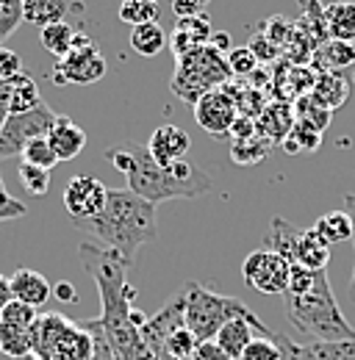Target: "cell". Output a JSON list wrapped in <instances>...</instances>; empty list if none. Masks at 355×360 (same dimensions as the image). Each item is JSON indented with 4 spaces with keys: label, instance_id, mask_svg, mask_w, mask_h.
Segmentation results:
<instances>
[{
    "label": "cell",
    "instance_id": "31",
    "mask_svg": "<svg viewBox=\"0 0 355 360\" xmlns=\"http://www.w3.org/2000/svg\"><path fill=\"white\" fill-rule=\"evenodd\" d=\"M330 117H333V114H330V111H325L322 105H316L309 94H306V97H300V100H297V105H294V122H303V125H309V128L319 131V134H325V128H328Z\"/></svg>",
    "mask_w": 355,
    "mask_h": 360
},
{
    "label": "cell",
    "instance_id": "20",
    "mask_svg": "<svg viewBox=\"0 0 355 360\" xmlns=\"http://www.w3.org/2000/svg\"><path fill=\"white\" fill-rule=\"evenodd\" d=\"M325 25L328 39L355 42V3L353 0H336L325 6Z\"/></svg>",
    "mask_w": 355,
    "mask_h": 360
},
{
    "label": "cell",
    "instance_id": "13",
    "mask_svg": "<svg viewBox=\"0 0 355 360\" xmlns=\"http://www.w3.org/2000/svg\"><path fill=\"white\" fill-rule=\"evenodd\" d=\"M256 335H272V330H269L256 314H250V316H244V319L228 321L220 333H217L214 341H217V347H220L228 358L239 360L242 352L247 349V344H250Z\"/></svg>",
    "mask_w": 355,
    "mask_h": 360
},
{
    "label": "cell",
    "instance_id": "37",
    "mask_svg": "<svg viewBox=\"0 0 355 360\" xmlns=\"http://www.w3.org/2000/svg\"><path fill=\"white\" fill-rule=\"evenodd\" d=\"M228 70H230V75H236V78H250L256 70H259V58L253 56V50L244 45V47H233L228 56Z\"/></svg>",
    "mask_w": 355,
    "mask_h": 360
},
{
    "label": "cell",
    "instance_id": "19",
    "mask_svg": "<svg viewBox=\"0 0 355 360\" xmlns=\"http://www.w3.org/2000/svg\"><path fill=\"white\" fill-rule=\"evenodd\" d=\"M328 261H330V247L313 233V227L303 230L294 247V261L297 266H306L311 271H328Z\"/></svg>",
    "mask_w": 355,
    "mask_h": 360
},
{
    "label": "cell",
    "instance_id": "54",
    "mask_svg": "<svg viewBox=\"0 0 355 360\" xmlns=\"http://www.w3.org/2000/svg\"><path fill=\"white\" fill-rule=\"evenodd\" d=\"M228 39H230V37H228L225 31H220V34H214V37H211V45L222 53V50H228V47H230V42H228Z\"/></svg>",
    "mask_w": 355,
    "mask_h": 360
},
{
    "label": "cell",
    "instance_id": "28",
    "mask_svg": "<svg viewBox=\"0 0 355 360\" xmlns=\"http://www.w3.org/2000/svg\"><path fill=\"white\" fill-rule=\"evenodd\" d=\"M164 45H167V34H164V28H161L158 22L136 25L131 31V47L139 56H144V58L158 56V53L164 50Z\"/></svg>",
    "mask_w": 355,
    "mask_h": 360
},
{
    "label": "cell",
    "instance_id": "49",
    "mask_svg": "<svg viewBox=\"0 0 355 360\" xmlns=\"http://www.w3.org/2000/svg\"><path fill=\"white\" fill-rule=\"evenodd\" d=\"M192 360H230V358L217 347V341H200L197 349H194V355H192Z\"/></svg>",
    "mask_w": 355,
    "mask_h": 360
},
{
    "label": "cell",
    "instance_id": "10",
    "mask_svg": "<svg viewBox=\"0 0 355 360\" xmlns=\"http://www.w3.org/2000/svg\"><path fill=\"white\" fill-rule=\"evenodd\" d=\"M106 197L108 186H103V180H97L94 175H75L64 186V208L73 222L94 219L106 208Z\"/></svg>",
    "mask_w": 355,
    "mask_h": 360
},
{
    "label": "cell",
    "instance_id": "50",
    "mask_svg": "<svg viewBox=\"0 0 355 360\" xmlns=\"http://www.w3.org/2000/svg\"><path fill=\"white\" fill-rule=\"evenodd\" d=\"M344 211H347V217L353 222V244H355V194L344 197ZM347 297H350V302L355 305V269H353V277H350V285H347Z\"/></svg>",
    "mask_w": 355,
    "mask_h": 360
},
{
    "label": "cell",
    "instance_id": "8",
    "mask_svg": "<svg viewBox=\"0 0 355 360\" xmlns=\"http://www.w3.org/2000/svg\"><path fill=\"white\" fill-rule=\"evenodd\" d=\"M289 271L292 264L286 258H280L272 250H256L244 258L242 264V277L250 288L261 291V294H286L289 288Z\"/></svg>",
    "mask_w": 355,
    "mask_h": 360
},
{
    "label": "cell",
    "instance_id": "4",
    "mask_svg": "<svg viewBox=\"0 0 355 360\" xmlns=\"http://www.w3.org/2000/svg\"><path fill=\"white\" fill-rule=\"evenodd\" d=\"M34 360H89L92 338L81 321L64 314H39L31 327Z\"/></svg>",
    "mask_w": 355,
    "mask_h": 360
},
{
    "label": "cell",
    "instance_id": "53",
    "mask_svg": "<svg viewBox=\"0 0 355 360\" xmlns=\"http://www.w3.org/2000/svg\"><path fill=\"white\" fill-rule=\"evenodd\" d=\"M8 97H11V84L8 81H0V128L8 120Z\"/></svg>",
    "mask_w": 355,
    "mask_h": 360
},
{
    "label": "cell",
    "instance_id": "41",
    "mask_svg": "<svg viewBox=\"0 0 355 360\" xmlns=\"http://www.w3.org/2000/svg\"><path fill=\"white\" fill-rule=\"evenodd\" d=\"M239 360H280V349L275 344V333L272 335H256Z\"/></svg>",
    "mask_w": 355,
    "mask_h": 360
},
{
    "label": "cell",
    "instance_id": "32",
    "mask_svg": "<svg viewBox=\"0 0 355 360\" xmlns=\"http://www.w3.org/2000/svg\"><path fill=\"white\" fill-rule=\"evenodd\" d=\"M319 141H322V134H319V131H313V128L303 125V122H294V128L289 131V136H286L280 144L286 147V153L297 155V153H313V150L319 147Z\"/></svg>",
    "mask_w": 355,
    "mask_h": 360
},
{
    "label": "cell",
    "instance_id": "12",
    "mask_svg": "<svg viewBox=\"0 0 355 360\" xmlns=\"http://www.w3.org/2000/svg\"><path fill=\"white\" fill-rule=\"evenodd\" d=\"M180 327H186V300H183V294L173 297L153 319H147V324L139 330V335H142V344L153 355H161L167 341H170V335L178 333Z\"/></svg>",
    "mask_w": 355,
    "mask_h": 360
},
{
    "label": "cell",
    "instance_id": "46",
    "mask_svg": "<svg viewBox=\"0 0 355 360\" xmlns=\"http://www.w3.org/2000/svg\"><path fill=\"white\" fill-rule=\"evenodd\" d=\"M17 75H23V58L14 50L0 47V81H11Z\"/></svg>",
    "mask_w": 355,
    "mask_h": 360
},
{
    "label": "cell",
    "instance_id": "11",
    "mask_svg": "<svg viewBox=\"0 0 355 360\" xmlns=\"http://www.w3.org/2000/svg\"><path fill=\"white\" fill-rule=\"evenodd\" d=\"M194 120L208 136L222 139V136H230L233 122L239 120V105H236L233 94L222 86V89L203 94L194 103Z\"/></svg>",
    "mask_w": 355,
    "mask_h": 360
},
{
    "label": "cell",
    "instance_id": "52",
    "mask_svg": "<svg viewBox=\"0 0 355 360\" xmlns=\"http://www.w3.org/2000/svg\"><path fill=\"white\" fill-rule=\"evenodd\" d=\"M14 302V291H11V277L0 274V314Z\"/></svg>",
    "mask_w": 355,
    "mask_h": 360
},
{
    "label": "cell",
    "instance_id": "29",
    "mask_svg": "<svg viewBox=\"0 0 355 360\" xmlns=\"http://www.w3.org/2000/svg\"><path fill=\"white\" fill-rule=\"evenodd\" d=\"M158 0H123L120 3V20L125 25H147V22H158Z\"/></svg>",
    "mask_w": 355,
    "mask_h": 360
},
{
    "label": "cell",
    "instance_id": "47",
    "mask_svg": "<svg viewBox=\"0 0 355 360\" xmlns=\"http://www.w3.org/2000/svg\"><path fill=\"white\" fill-rule=\"evenodd\" d=\"M247 47L253 50V56L259 58V64H269V61H275V58L280 56V50L272 45L264 34H256V37L250 39V45H247Z\"/></svg>",
    "mask_w": 355,
    "mask_h": 360
},
{
    "label": "cell",
    "instance_id": "55",
    "mask_svg": "<svg viewBox=\"0 0 355 360\" xmlns=\"http://www.w3.org/2000/svg\"><path fill=\"white\" fill-rule=\"evenodd\" d=\"M23 360H34V358H23Z\"/></svg>",
    "mask_w": 355,
    "mask_h": 360
},
{
    "label": "cell",
    "instance_id": "7",
    "mask_svg": "<svg viewBox=\"0 0 355 360\" xmlns=\"http://www.w3.org/2000/svg\"><path fill=\"white\" fill-rule=\"evenodd\" d=\"M56 111L42 103L39 108L28 111V114H8V120L0 128V161L23 155V150L34 141L50 134L53 122H56Z\"/></svg>",
    "mask_w": 355,
    "mask_h": 360
},
{
    "label": "cell",
    "instance_id": "45",
    "mask_svg": "<svg viewBox=\"0 0 355 360\" xmlns=\"http://www.w3.org/2000/svg\"><path fill=\"white\" fill-rule=\"evenodd\" d=\"M37 311L34 308H28V305H23V302H11L3 314H0V321H6V324H20V327H34V321H37Z\"/></svg>",
    "mask_w": 355,
    "mask_h": 360
},
{
    "label": "cell",
    "instance_id": "14",
    "mask_svg": "<svg viewBox=\"0 0 355 360\" xmlns=\"http://www.w3.org/2000/svg\"><path fill=\"white\" fill-rule=\"evenodd\" d=\"M147 150L161 167H170V164L186 158V153L192 150V136L178 125H161L153 131L150 141H147Z\"/></svg>",
    "mask_w": 355,
    "mask_h": 360
},
{
    "label": "cell",
    "instance_id": "18",
    "mask_svg": "<svg viewBox=\"0 0 355 360\" xmlns=\"http://www.w3.org/2000/svg\"><path fill=\"white\" fill-rule=\"evenodd\" d=\"M355 64V42L325 39L311 53V70L313 72H344Z\"/></svg>",
    "mask_w": 355,
    "mask_h": 360
},
{
    "label": "cell",
    "instance_id": "36",
    "mask_svg": "<svg viewBox=\"0 0 355 360\" xmlns=\"http://www.w3.org/2000/svg\"><path fill=\"white\" fill-rule=\"evenodd\" d=\"M20 183L31 197H44L50 188V169H39L31 164H20Z\"/></svg>",
    "mask_w": 355,
    "mask_h": 360
},
{
    "label": "cell",
    "instance_id": "24",
    "mask_svg": "<svg viewBox=\"0 0 355 360\" xmlns=\"http://www.w3.org/2000/svg\"><path fill=\"white\" fill-rule=\"evenodd\" d=\"M292 128H294V108H292V105L275 103V105L264 108V117H261V128H259V134L266 136L269 141H283Z\"/></svg>",
    "mask_w": 355,
    "mask_h": 360
},
{
    "label": "cell",
    "instance_id": "2",
    "mask_svg": "<svg viewBox=\"0 0 355 360\" xmlns=\"http://www.w3.org/2000/svg\"><path fill=\"white\" fill-rule=\"evenodd\" d=\"M106 158L117 172H123L128 178V188L133 194L147 200L150 205L170 202V200H194V197H200V191L186 186V183H180L173 175L170 167H161L150 155L147 144H136V141L114 144V147L106 150Z\"/></svg>",
    "mask_w": 355,
    "mask_h": 360
},
{
    "label": "cell",
    "instance_id": "26",
    "mask_svg": "<svg viewBox=\"0 0 355 360\" xmlns=\"http://www.w3.org/2000/svg\"><path fill=\"white\" fill-rule=\"evenodd\" d=\"M0 352L11 360L31 358V327L0 321Z\"/></svg>",
    "mask_w": 355,
    "mask_h": 360
},
{
    "label": "cell",
    "instance_id": "16",
    "mask_svg": "<svg viewBox=\"0 0 355 360\" xmlns=\"http://www.w3.org/2000/svg\"><path fill=\"white\" fill-rule=\"evenodd\" d=\"M47 141H50V150L56 153L58 161H73L87 147V134L75 120L58 114L53 128H50V134H47Z\"/></svg>",
    "mask_w": 355,
    "mask_h": 360
},
{
    "label": "cell",
    "instance_id": "34",
    "mask_svg": "<svg viewBox=\"0 0 355 360\" xmlns=\"http://www.w3.org/2000/svg\"><path fill=\"white\" fill-rule=\"evenodd\" d=\"M23 164H31V167H39V169H53L56 164H58V158H56V153L50 150V141H47V136L42 139H34L25 150H23Z\"/></svg>",
    "mask_w": 355,
    "mask_h": 360
},
{
    "label": "cell",
    "instance_id": "30",
    "mask_svg": "<svg viewBox=\"0 0 355 360\" xmlns=\"http://www.w3.org/2000/svg\"><path fill=\"white\" fill-rule=\"evenodd\" d=\"M269 147L272 141L266 136L256 134L250 139H242V141H233V150H230V158L236 164H259L269 155Z\"/></svg>",
    "mask_w": 355,
    "mask_h": 360
},
{
    "label": "cell",
    "instance_id": "39",
    "mask_svg": "<svg viewBox=\"0 0 355 360\" xmlns=\"http://www.w3.org/2000/svg\"><path fill=\"white\" fill-rule=\"evenodd\" d=\"M23 20V0H0V47L17 31Z\"/></svg>",
    "mask_w": 355,
    "mask_h": 360
},
{
    "label": "cell",
    "instance_id": "51",
    "mask_svg": "<svg viewBox=\"0 0 355 360\" xmlns=\"http://www.w3.org/2000/svg\"><path fill=\"white\" fill-rule=\"evenodd\" d=\"M53 297L58 300V302H75V285L70 283V280H58L56 285H53Z\"/></svg>",
    "mask_w": 355,
    "mask_h": 360
},
{
    "label": "cell",
    "instance_id": "21",
    "mask_svg": "<svg viewBox=\"0 0 355 360\" xmlns=\"http://www.w3.org/2000/svg\"><path fill=\"white\" fill-rule=\"evenodd\" d=\"M303 227L286 222L283 217H275L272 225H269V233H266V250L278 252L280 258H286L289 264L294 261V247H297V238H300Z\"/></svg>",
    "mask_w": 355,
    "mask_h": 360
},
{
    "label": "cell",
    "instance_id": "38",
    "mask_svg": "<svg viewBox=\"0 0 355 360\" xmlns=\"http://www.w3.org/2000/svg\"><path fill=\"white\" fill-rule=\"evenodd\" d=\"M197 344H200V341L192 335V330H189V327H180L178 333L170 335V341H167L164 352L175 360H192L194 349H197Z\"/></svg>",
    "mask_w": 355,
    "mask_h": 360
},
{
    "label": "cell",
    "instance_id": "35",
    "mask_svg": "<svg viewBox=\"0 0 355 360\" xmlns=\"http://www.w3.org/2000/svg\"><path fill=\"white\" fill-rule=\"evenodd\" d=\"M81 324H84V330L89 333V338H92V358L89 360H117L114 347H111L106 330L100 327V321H97V319H87V321H81Z\"/></svg>",
    "mask_w": 355,
    "mask_h": 360
},
{
    "label": "cell",
    "instance_id": "5",
    "mask_svg": "<svg viewBox=\"0 0 355 360\" xmlns=\"http://www.w3.org/2000/svg\"><path fill=\"white\" fill-rule=\"evenodd\" d=\"M228 78H233L228 70V58L208 42V45L194 47L178 58L175 75H173V91L183 103L194 105L203 94L222 89L228 84Z\"/></svg>",
    "mask_w": 355,
    "mask_h": 360
},
{
    "label": "cell",
    "instance_id": "40",
    "mask_svg": "<svg viewBox=\"0 0 355 360\" xmlns=\"http://www.w3.org/2000/svg\"><path fill=\"white\" fill-rule=\"evenodd\" d=\"M319 274H322V271H311V269H306V266L292 264L286 294H289V297H303V294H311V291H313V285H316V280H319Z\"/></svg>",
    "mask_w": 355,
    "mask_h": 360
},
{
    "label": "cell",
    "instance_id": "27",
    "mask_svg": "<svg viewBox=\"0 0 355 360\" xmlns=\"http://www.w3.org/2000/svg\"><path fill=\"white\" fill-rule=\"evenodd\" d=\"M42 47L47 53H53L56 58H64L73 45H75V37H78V31L67 22V20H61V22H53V25H44L42 28Z\"/></svg>",
    "mask_w": 355,
    "mask_h": 360
},
{
    "label": "cell",
    "instance_id": "42",
    "mask_svg": "<svg viewBox=\"0 0 355 360\" xmlns=\"http://www.w3.org/2000/svg\"><path fill=\"white\" fill-rule=\"evenodd\" d=\"M309 344L319 360H355V338L353 341H336V344H313V341Z\"/></svg>",
    "mask_w": 355,
    "mask_h": 360
},
{
    "label": "cell",
    "instance_id": "33",
    "mask_svg": "<svg viewBox=\"0 0 355 360\" xmlns=\"http://www.w3.org/2000/svg\"><path fill=\"white\" fill-rule=\"evenodd\" d=\"M175 31L186 34V37H189L194 45H208V42H211V37H214V25H211V20H208L206 14H197V17H183V20H178Z\"/></svg>",
    "mask_w": 355,
    "mask_h": 360
},
{
    "label": "cell",
    "instance_id": "48",
    "mask_svg": "<svg viewBox=\"0 0 355 360\" xmlns=\"http://www.w3.org/2000/svg\"><path fill=\"white\" fill-rule=\"evenodd\" d=\"M208 3H211V0H173V11L178 14V20H183V17H197V14L206 11Z\"/></svg>",
    "mask_w": 355,
    "mask_h": 360
},
{
    "label": "cell",
    "instance_id": "43",
    "mask_svg": "<svg viewBox=\"0 0 355 360\" xmlns=\"http://www.w3.org/2000/svg\"><path fill=\"white\" fill-rule=\"evenodd\" d=\"M275 344H278V349H280V360H319L316 352L311 349V344H297V341H292L289 335L275 333Z\"/></svg>",
    "mask_w": 355,
    "mask_h": 360
},
{
    "label": "cell",
    "instance_id": "9",
    "mask_svg": "<svg viewBox=\"0 0 355 360\" xmlns=\"http://www.w3.org/2000/svg\"><path fill=\"white\" fill-rule=\"evenodd\" d=\"M103 75H106V58L94 45L70 50L64 58L56 61V70L50 72L56 86H70V84L89 86V84H97Z\"/></svg>",
    "mask_w": 355,
    "mask_h": 360
},
{
    "label": "cell",
    "instance_id": "44",
    "mask_svg": "<svg viewBox=\"0 0 355 360\" xmlns=\"http://www.w3.org/2000/svg\"><path fill=\"white\" fill-rule=\"evenodd\" d=\"M25 214H28L25 202H20L14 194H8L6 183H3V178H0V222H11V219H20V217H25Z\"/></svg>",
    "mask_w": 355,
    "mask_h": 360
},
{
    "label": "cell",
    "instance_id": "15",
    "mask_svg": "<svg viewBox=\"0 0 355 360\" xmlns=\"http://www.w3.org/2000/svg\"><path fill=\"white\" fill-rule=\"evenodd\" d=\"M353 91V81L347 72H316V81H313V89H311V100L316 105H322L325 111H339L347 97Z\"/></svg>",
    "mask_w": 355,
    "mask_h": 360
},
{
    "label": "cell",
    "instance_id": "6",
    "mask_svg": "<svg viewBox=\"0 0 355 360\" xmlns=\"http://www.w3.org/2000/svg\"><path fill=\"white\" fill-rule=\"evenodd\" d=\"M183 300H186V327L197 341H214L228 321L253 314L242 300L217 294L203 283H189Z\"/></svg>",
    "mask_w": 355,
    "mask_h": 360
},
{
    "label": "cell",
    "instance_id": "23",
    "mask_svg": "<svg viewBox=\"0 0 355 360\" xmlns=\"http://www.w3.org/2000/svg\"><path fill=\"white\" fill-rule=\"evenodd\" d=\"M313 233L328 244H342V241H353V222L347 217V211H330L325 217H319L313 222Z\"/></svg>",
    "mask_w": 355,
    "mask_h": 360
},
{
    "label": "cell",
    "instance_id": "3",
    "mask_svg": "<svg viewBox=\"0 0 355 360\" xmlns=\"http://www.w3.org/2000/svg\"><path fill=\"white\" fill-rule=\"evenodd\" d=\"M283 302H286V319L292 321V327L309 335L313 344H336V341L355 338V327L344 319L336 302L328 271L319 274L311 294H303V297L283 294Z\"/></svg>",
    "mask_w": 355,
    "mask_h": 360
},
{
    "label": "cell",
    "instance_id": "1",
    "mask_svg": "<svg viewBox=\"0 0 355 360\" xmlns=\"http://www.w3.org/2000/svg\"><path fill=\"white\" fill-rule=\"evenodd\" d=\"M81 233H87L89 241L114 250L123 255L128 269L136 261V252L158 238V219L156 205L136 197L131 188H108L106 208L87 222H73Z\"/></svg>",
    "mask_w": 355,
    "mask_h": 360
},
{
    "label": "cell",
    "instance_id": "17",
    "mask_svg": "<svg viewBox=\"0 0 355 360\" xmlns=\"http://www.w3.org/2000/svg\"><path fill=\"white\" fill-rule=\"evenodd\" d=\"M11 291L17 302L42 311V305L53 297V283L37 269H17L11 274Z\"/></svg>",
    "mask_w": 355,
    "mask_h": 360
},
{
    "label": "cell",
    "instance_id": "22",
    "mask_svg": "<svg viewBox=\"0 0 355 360\" xmlns=\"http://www.w3.org/2000/svg\"><path fill=\"white\" fill-rule=\"evenodd\" d=\"M11 84V97H8V114H28L34 108H39L42 100V91L37 86V81L31 75H17L8 81Z\"/></svg>",
    "mask_w": 355,
    "mask_h": 360
},
{
    "label": "cell",
    "instance_id": "25",
    "mask_svg": "<svg viewBox=\"0 0 355 360\" xmlns=\"http://www.w3.org/2000/svg\"><path fill=\"white\" fill-rule=\"evenodd\" d=\"M64 14H67V0H23V20L37 28L61 22Z\"/></svg>",
    "mask_w": 355,
    "mask_h": 360
}]
</instances>
